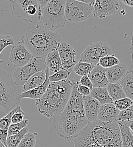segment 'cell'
I'll use <instances>...</instances> for the list:
<instances>
[{
    "instance_id": "cell-24",
    "label": "cell",
    "mask_w": 133,
    "mask_h": 147,
    "mask_svg": "<svg viewBox=\"0 0 133 147\" xmlns=\"http://www.w3.org/2000/svg\"><path fill=\"white\" fill-rule=\"evenodd\" d=\"M119 83L125 92L126 97L133 100V70H129Z\"/></svg>"
},
{
    "instance_id": "cell-29",
    "label": "cell",
    "mask_w": 133,
    "mask_h": 147,
    "mask_svg": "<svg viewBox=\"0 0 133 147\" xmlns=\"http://www.w3.org/2000/svg\"><path fill=\"white\" fill-rule=\"evenodd\" d=\"M36 144V134L28 132L23 138L18 147H35Z\"/></svg>"
},
{
    "instance_id": "cell-28",
    "label": "cell",
    "mask_w": 133,
    "mask_h": 147,
    "mask_svg": "<svg viewBox=\"0 0 133 147\" xmlns=\"http://www.w3.org/2000/svg\"><path fill=\"white\" fill-rule=\"evenodd\" d=\"M119 63V60L116 57L115 55H105L100 58L99 65L105 69H108L114 66Z\"/></svg>"
},
{
    "instance_id": "cell-20",
    "label": "cell",
    "mask_w": 133,
    "mask_h": 147,
    "mask_svg": "<svg viewBox=\"0 0 133 147\" xmlns=\"http://www.w3.org/2000/svg\"><path fill=\"white\" fill-rule=\"evenodd\" d=\"M47 77V73L46 69L34 74L22 87L23 92L28 91L41 86L45 82Z\"/></svg>"
},
{
    "instance_id": "cell-2",
    "label": "cell",
    "mask_w": 133,
    "mask_h": 147,
    "mask_svg": "<svg viewBox=\"0 0 133 147\" xmlns=\"http://www.w3.org/2000/svg\"><path fill=\"white\" fill-rule=\"evenodd\" d=\"M74 147H122L117 122H88L73 140Z\"/></svg>"
},
{
    "instance_id": "cell-35",
    "label": "cell",
    "mask_w": 133,
    "mask_h": 147,
    "mask_svg": "<svg viewBox=\"0 0 133 147\" xmlns=\"http://www.w3.org/2000/svg\"><path fill=\"white\" fill-rule=\"evenodd\" d=\"M25 113L22 110L21 108L19 110L17 111L11 117V124H17L23 121Z\"/></svg>"
},
{
    "instance_id": "cell-21",
    "label": "cell",
    "mask_w": 133,
    "mask_h": 147,
    "mask_svg": "<svg viewBox=\"0 0 133 147\" xmlns=\"http://www.w3.org/2000/svg\"><path fill=\"white\" fill-rule=\"evenodd\" d=\"M45 62L49 70L55 73L63 69L57 49L52 51L47 55L45 58Z\"/></svg>"
},
{
    "instance_id": "cell-27",
    "label": "cell",
    "mask_w": 133,
    "mask_h": 147,
    "mask_svg": "<svg viewBox=\"0 0 133 147\" xmlns=\"http://www.w3.org/2000/svg\"><path fill=\"white\" fill-rule=\"evenodd\" d=\"M95 66V65L87 62L78 61L74 66V71L77 75L83 76L88 75Z\"/></svg>"
},
{
    "instance_id": "cell-19",
    "label": "cell",
    "mask_w": 133,
    "mask_h": 147,
    "mask_svg": "<svg viewBox=\"0 0 133 147\" xmlns=\"http://www.w3.org/2000/svg\"><path fill=\"white\" fill-rule=\"evenodd\" d=\"M21 107L19 106L8 113L6 115L1 118L0 120V140L7 147L6 141L8 137L9 129L11 125V117Z\"/></svg>"
},
{
    "instance_id": "cell-5",
    "label": "cell",
    "mask_w": 133,
    "mask_h": 147,
    "mask_svg": "<svg viewBox=\"0 0 133 147\" xmlns=\"http://www.w3.org/2000/svg\"><path fill=\"white\" fill-rule=\"evenodd\" d=\"M22 87L18 85L13 75L0 70V115L1 118L20 106Z\"/></svg>"
},
{
    "instance_id": "cell-22",
    "label": "cell",
    "mask_w": 133,
    "mask_h": 147,
    "mask_svg": "<svg viewBox=\"0 0 133 147\" xmlns=\"http://www.w3.org/2000/svg\"><path fill=\"white\" fill-rule=\"evenodd\" d=\"M121 130L122 147H133V134L129 128L128 121H118Z\"/></svg>"
},
{
    "instance_id": "cell-15",
    "label": "cell",
    "mask_w": 133,
    "mask_h": 147,
    "mask_svg": "<svg viewBox=\"0 0 133 147\" xmlns=\"http://www.w3.org/2000/svg\"><path fill=\"white\" fill-rule=\"evenodd\" d=\"M120 111L113 103L103 104L98 115V120L104 122H117Z\"/></svg>"
},
{
    "instance_id": "cell-18",
    "label": "cell",
    "mask_w": 133,
    "mask_h": 147,
    "mask_svg": "<svg viewBox=\"0 0 133 147\" xmlns=\"http://www.w3.org/2000/svg\"><path fill=\"white\" fill-rule=\"evenodd\" d=\"M47 73V77L45 81V82L40 86L34 88L33 90H30L27 92H22L21 94V98H31L35 100H38L41 98L43 95L45 93L46 91L48 90V88L51 83L49 80V72L50 70L49 68L47 67L46 69Z\"/></svg>"
},
{
    "instance_id": "cell-30",
    "label": "cell",
    "mask_w": 133,
    "mask_h": 147,
    "mask_svg": "<svg viewBox=\"0 0 133 147\" xmlns=\"http://www.w3.org/2000/svg\"><path fill=\"white\" fill-rule=\"evenodd\" d=\"M70 75V72L68 70L63 69L53 75H49V78L51 82H58L68 79Z\"/></svg>"
},
{
    "instance_id": "cell-32",
    "label": "cell",
    "mask_w": 133,
    "mask_h": 147,
    "mask_svg": "<svg viewBox=\"0 0 133 147\" xmlns=\"http://www.w3.org/2000/svg\"><path fill=\"white\" fill-rule=\"evenodd\" d=\"M29 121L28 119H24L22 122L17 124H11L9 129L8 136L14 135L18 134L22 129H24L28 125Z\"/></svg>"
},
{
    "instance_id": "cell-42",
    "label": "cell",
    "mask_w": 133,
    "mask_h": 147,
    "mask_svg": "<svg viewBox=\"0 0 133 147\" xmlns=\"http://www.w3.org/2000/svg\"><path fill=\"white\" fill-rule=\"evenodd\" d=\"M128 125H129V128L133 134V120L130 121H128Z\"/></svg>"
},
{
    "instance_id": "cell-13",
    "label": "cell",
    "mask_w": 133,
    "mask_h": 147,
    "mask_svg": "<svg viewBox=\"0 0 133 147\" xmlns=\"http://www.w3.org/2000/svg\"><path fill=\"white\" fill-rule=\"evenodd\" d=\"M57 50L63 69L69 70L76 65V52L69 44L66 41L61 42Z\"/></svg>"
},
{
    "instance_id": "cell-8",
    "label": "cell",
    "mask_w": 133,
    "mask_h": 147,
    "mask_svg": "<svg viewBox=\"0 0 133 147\" xmlns=\"http://www.w3.org/2000/svg\"><path fill=\"white\" fill-rule=\"evenodd\" d=\"M47 67L45 58L34 57L26 65L16 67L13 78L18 85L23 87L31 76L39 71L45 70Z\"/></svg>"
},
{
    "instance_id": "cell-14",
    "label": "cell",
    "mask_w": 133,
    "mask_h": 147,
    "mask_svg": "<svg viewBox=\"0 0 133 147\" xmlns=\"http://www.w3.org/2000/svg\"><path fill=\"white\" fill-rule=\"evenodd\" d=\"M84 110L89 122L98 120V115L101 104L91 95L83 96Z\"/></svg>"
},
{
    "instance_id": "cell-16",
    "label": "cell",
    "mask_w": 133,
    "mask_h": 147,
    "mask_svg": "<svg viewBox=\"0 0 133 147\" xmlns=\"http://www.w3.org/2000/svg\"><path fill=\"white\" fill-rule=\"evenodd\" d=\"M88 76L94 88H107L109 84L105 69L100 65L96 66Z\"/></svg>"
},
{
    "instance_id": "cell-7",
    "label": "cell",
    "mask_w": 133,
    "mask_h": 147,
    "mask_svg": "<svg viewBox=\"0 0 133 147\" xmlns=\"http://www.w3.org/2000/svg\"><path fill=\"white\" fill-rule=\"evenodd\" d=\"M11 13L33 24L41 22L43 8L37 0H8Z\"/></svg>"
},
{
    "instance_id": "cell-23",
    "label": "cell",
    "mask_w": 133,
    "mask_h": 147,
    "mask_svg": "<svg viewBox=\"0 0 133 147\" xmlns=\"http://www.w3.org/2000/svg\"><path fill=\"white\" fill-rule=\"evenodd\" d=\"M90 95L99 101L101 105L113 103L114 102L111 97L107 88H94Z\"/></svg>"
},
{
    "instance_id": "cell-11",
    "label": "cell",
    "mask_w": 133,
    "mask_h": 147,
    "mask_svg": "<svg viewBox=\"0 0 133 147\" xmlns=\"http://www.w3.org/2000/svg\"><path fill=\"white\" fill-rule=\"evenodd\" d=\"M34 57L20 40L12 47L9 59L17 67H20L28 64Z\"/></svg>"
},
{
    "instance_id": "cell-9",
    "label": "cell",
    "mask_w": 133,
    "mask_h": 147,
    "mask_svg": "<svg viewBox=\"0 0 133 147\" xmlns=\"http://www.w3.org/2000/svg\"><path fill=\"white\" fill-rule=\"evenodd\" d=\"M94 6L76 0H67L65 18L70 22L79 23L89 18L93 14Z\"/></svg>"
},
{
    "instance_id": "cell-26",
    "label": "cell",
    "mask_w": 133,
    "mask_h": 147,
    "mask_svg": "<svg viewBox=\"0 0 133 147\" xmlns=\"http://www.w3.org/2000/svg\"><path fill=\"white\" fill-rule=\"evenodd\" d=\"M28 132V129L27 127L23 129L17 134L8 136L6 144L7 147H18L23 137Z\"/></svg>"
},
{
    "instance_id": "cell-31",
    "label": "cell",
    "mask_w": 133,
    "mask_h": 147,
    "mask_svg": "<svg viewBox=\"0 0 133 147\" xmlns=\"http://www.w3.org/2000/svg\"><path fill=\"white\" fill-rule=\"evenodd\" d=\"M14 38L10 35H4L0 36V56L3 51L8 46H13L15 44Z\"/></svg>"
},
{
    "instance_id": "cell-25",
    "label": "cell",
    "mask_w": 133,
    "mask_h": 147,
    "mask_svg": "<svg viewBox=\"0 0 133 147\" xmlns=\"http://www.w3.org/2000/svg\"><path fill=\"white\" fill-rule=\"evenodd\" d=\"M107 88L113 101L127 97L125 92L119 83H109Z\"/></svg>"
},
{
    "instance_id": "cell-6",
    "label": "cell",
    "mask_w": 133,
    "mask_h": 147,
    "mask_svg": "<svg viewBox=\"0 0 133 147\" xmlns=\"http://www.w3.org/2000/svg\"><path fill=\"white\" fill-rule=\"evenodd\" d=\"M67 0H52L42 10L41 22L47 28L56 31L64 27L67 20L65 7Z\"/></svg>"
},
{
    "instance_id": "cell-39",
    "label": "cell",
    "mask_w": 133,
    "mask_h": 147,
    "mask_svg": "<svg viewBox=\"0 0 133 147\" xmlns=\"http://www.w3.org/2000/svg\"><path fill=\"white\" fill-rule=\"evenodd\" d=\"M121 1L125 5L133 7V0H121Z\"/></svg>"
},
{
    "instance_id": "cell-34",
    "label": "cell",
    "mask_w": 133,
    "mask_h": 147,
    "mask_svg": "<svg viewBox=\"0 0 133 147\" xmlns=\"http://www.w3.org/2000/svg\"><path fill=\"white\" fill-rule=\"evenodd\" d=\"M132 120H133V105L128 109L120 111L118 118V122L130 121Z\"/></svg>"
},
{
    "instance_id": "cell-4",
    "label": "cell",
    "mask_w": 133,
    "mask_h": 147,
    "mask_svg": "<svg viewBox=\"0 0 133 147\" xmlns=\"http://www.w3.org/2000/svg\"><path fill=\"white\" fill-rule=\"evenodd\" d=\"M21 41L34 57L45 58L50 52L58 49L61 35L43 25L36 24L27 29Z\"/></svg>"
},
{
    "instance_id": "cell-41",
    "label": "cell",
    "mask_w": 133,
    "mask_h": 147,
    "mask_svg": "<svg viewBox=\"0 0 133 147\" xmlns=\"http://www.w3.org/2000/svg\"><path fill=\"white\" fill-rule=\"evenodd\" d=\"M131 41H132V44H131V47L130 48V55H131L132 62L133 64V35L132 37Z\"/></svg>"
},
{
    "instance_id": "cell-37",
    "label": "cell",
    "mask_w": 133,
    "mask_h": 147,
    "mask_svg": "<svg viewBox=\"0 0 133 147\" xmlns=\"http://www.w3.org/2000/svg\"><path fill=\"white\" fill-rule=\"evenodd\" d=\"M77 91L80 94H82L83 96H89L91 94V90L88 88V87L82 86L78 82V87H77Z\"/></svg>"
},
{
    "instance_id": "cell-33",
    "label": "cell",
    "mask_w": 133,
    "mask_h": 147,
    "mask_svg": "<svg viewBox=\"0 0 133 147\" xmlns=\"http://www.w3.org/2000/svg\"><path fill=\"white\" fill-rule=\"evenodd\" d=\"M115 107L119 110V111H122V110H126L130 108L133 104V100L132 99L128 98V97H125L117 101H115L113 102Z\"/></svg>"
},
{
    "instance_id": "cell-10",
    "label": "cell",
    "mask_w": 133,
    "mask_h": 147,
    "mask_svg": "<svg viewBox=\"0 0 133 147\" xmlns=\"http://www.w3.org/2000/svg\"><path fill=\"white\" fill-rule=\"evenodd\" d=\"M112 55V49L107 43L101 41L92 42L89 44L80 55L79 61L97 66L101 58Z\"/></svg>"
},
{
    "instance_id": "cell-36",
    "label": "cell",
    "mask_w": 133,
    "mask_h": 147,
    "mask_svg": "<svg viewBox=\"0 0 133 147\" xmlns=\"http://www.w3.org/2000/svg\"><path fill=\"white\" fill-rule=\"evenodd\" d=\"M79 83L82 86H86L90 88L91 91L94 89V85L90 80V78L88 75H85L83 76H82L80 81L79 82Z\"/></svg>"
},
{
    "instance_id": "cell-1",
    "label": "cell",
    "mask_w": 133,
    "mask_h": 147,
    "mask_svg": "<svg viewBox=\"0 0 133 147\" xmlns=\"http://www.w3.org/2000/svg\"><path fill=\"white\" fill-rule=\"evenodd\" d=\"M73 90L66 108L60 114L49 120L50 130L69 142H73L89 122L84 110L83 96L77 91L78 82L73 80Z\"/></svg>"
},
{
    "instance_id": "cell-17",
    "label": "cell",
    "mask_w": 133,
    "mask_h": 147,
    "mask_svg": "<svg viewBox=\"0 0 133 147\" xmlns=\"http://www.w3.org/2000/svg\"><path fill=\"white\" fill-rule=\"evenodd\" d=\"M109 83H119L128 73L127 66L119 63L110 68L105 69Z\"/></svg>"
},
{
    "instance_id": "cell-3",
    "label": "cell",
    "mask_w": 133,
    "mask_h": 147,
    "mask_svg": "<svg viewBox=\"0 0 133 147\" xmlns=\"http://www.w3.org/2000/svg\"><path fill=\"white\" fill-rule=\"evenodd\" d=\"M73 87L69 79L51 82L43 96L35 101L38 111L49 118L60 114L68 102Z\"/></svg>"
},
{
    "instance_id": "cell-38",
    "label": "cell",
    "mask_w": 133,
    "mask_h": 147,
    "mask_svg": "<svg viewBox=\"0 0 133 147\" xmlns=\"http://www.w3.org/2000/svg\"><path fill=\"white\" fill-rule=\"evenodd\" d=\"M42 8L44 7L52 0H37Z\"/></svg>"
},
{
    "instance_id": "cell-40",
    "label": "cell",
    "mask_w": 133,
    "mask_h": 147,
    "mask_svg": "<svg viewBox=\"0 0 133 147\" xmlns=\"http://www.w3.org/2000/svg\"><path fill=\"white\" fill-rule=\"evenodd\" d=\"M76 1H78L79 2H84L86 3H88V4H90L92 5H95V0H76Z\"/></svg>"
},
{
    "instance_id": "cell-43",
    "label": "cell",
    "mask_w": 133,
    "mask_h": 147,
    "mask_svg": "<svg viewBox=\"0 0 133 147\" xmlns=\"http://www.w3.org/2000/svg\"><path fill=\"white\" fill-rule=\"evenodd\" d=\"M0 147H6L2 142H0Z\"/></svg>"
},
{
    "instance_id": "cell-12",
    "label": "cell",
    "mask_w": 133,
    "mask_h": 147,
    "mask_svg": "<svg viewBox=\"0 0 133 147\" xmlns=\"http://www.w3.org/2000/svg\"><path fill=\"white\" fill-rule=\"evenodd\" d=\"M119 9V0H95L94 16L104 19L117 13Z\"/></svg>"
}]
</instances>
